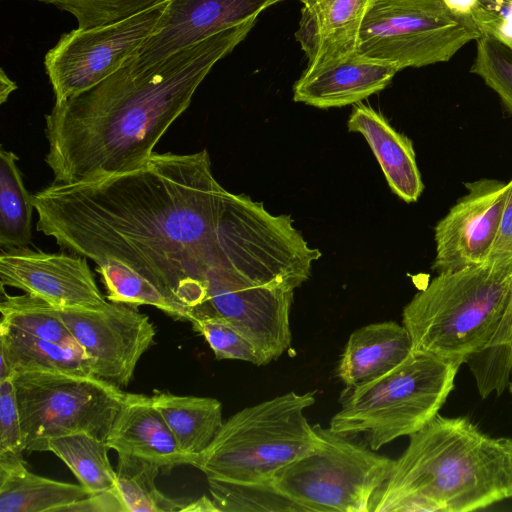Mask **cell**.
<instances>
[{"mask_svg":"<svg viewBox=\"0 0 512 512\" xmlns=\"http://www.w3.org/2000/svg\"><path fill=\"white\" fill-rule=\"evenodd\" d=\"M225 190L206 149L156 153L130 171L75 184L51 183L33 196L37 231L92 260L114 261L185 306L206 298L218 264Z\"/></svg>","mask_w":512,"mask_h":512,"instance_id":"6da1fadb","label":"cell"},{"mask_svg":"<svg viewBox=\"0 0 512 512\" xmlns=\"http://www.w3.org/2000/svg\"><path fill=\"white\" fill-rule=\"evenodd\" d=\"M257 18L221 31L143 70L125 63L45 116L53 183L95 181L144 164L189 107L212 67L230 54Z\"/></svg>","mask_w":512,"mask_h":512,"instance_id":"7a4b0ae2","label":"cell"},{"mask_svg":"<svg viewBox=\"0 0 512 512\" xmlns=\"http://www.w3.org/2000/svg\"><path fill=\"white\" fill-rule=\"evenodd\" d=\"M507 479L500 438L467 417L437 414L409 436L369 512L479 510L507 498Z\"/></svg>","mask_w":512,"mask_h":512,"instance_id":"3957f363","label":"cell"},{"mask_svg":"<svg viewBox=\"0 0 512 512\" xmlns=\"http://www.w3.org/2000/svg\"><path fill=\"white\" fill-rule=\"evenodd\" d=\"M512 301V258L438 273L404 307L413 350L462 365L495 335Z\"/></svg>","mask_w":512,"mask_h":512,"instance_id":"277c9868","label":"cell"},{"mask_svg":"<svg viewBox=\"0 0 512 512\" xmlns=\"http://www.w3.org/2000/svg\"><path fill=\"white\" fill-rule=\"evenodd\" d=\"M314 392H288L246 407L227 421L194 465L207 478L272 482L274 475L318 448L321 438L305 417Z\"/></svg>","mask_w":512,"mask_h":512,"instance_id":"5b68a950","label":"cell"},{"mask_svg":"<svg viewBox=\"0 0 512 512\" xmlns=\"http://www.w3.org/2000/svg\"><path fill=\"white\" fill-rule=\"evenodd\" d=\"M461 365L413 350L390 371L372 380L346 386L340 410L329 428L354 437L363 433L377 451L393 440L410 436L433 417L454 387Z\"/></svg>","mask_w":512,"mask_h":512,"instance_id":"8992f818","label":"cell"},{"mask_svg":"<svg viewBox=\"0 0 512 512\" xmlns=\"http://www.w3.org/2000/svg\"><path fill=\"white\" fill-rule=\"evenodd\" d=\"M220 268L258 287L294 292L321 257L289 214L273 215L263 203L227 191L218 231Z\"/></svg>","mask_w":512,"mask_h":512,"instance_id":"52a82bcc","label":"cell"},{"mask_svg":"<svg viewBox=\"0 0 512 512\" xmlns=\"http://www.w3.org/2000/svg\"><path fill=\"white\" fill-rule=\"evenodd\" d=\"M314 428L318 448L279 470L273 485L304 512H369L394 460L329 427Z\"/></svg>","mask_w":512,"mask_h":512,"instance_id":"ba28073f","label":"cell"},{"mask_svg":"<svg viewBox=\"0 0 512 512\" xmlns=\"http://www.w3.org/2000/svg\"><path fill=\"white\" fill-rule=\"evenodd\" d=\"M480 36L473 19L444 0H375L361 23L355 54L400 71L448 62Z\"/></svg>","mask_w":512,"mask_h":512,"instance_id":"9c48e42d","label":"cell"},{"mask_svg":"<svg viewBox=\"0 0 512 512\" xmlns=\"http://www.w3.org/2000/svg\"><path fill=\"white\" fill-rule=\"evenodd\" d=\"M25 451L53 437L87 433L105 440L125 393L94 376L22 372L13 377Z\"/></svg>","mask_w":512,"mask_h":512,"instance_id":"30bf717a","label":"cell"},{"mask_svg":"<svg viewBox=\"0 0 512 512\" xmlns=\"http://www.w3.org/2000/svg\"><path fill=\"white\" fill-rule=\"evenodd\" d=\"M166 3L117 22L77 27L63 34L44 58L55 102L85 91L120 69L153 33Z\"/></svg>","mask_w":512,"mask_h":512,"instance_id":"8fae6325","label":"cell"},{"mask_svg":"<svg viewBox=\"0 0 512 512\" xmlns=\"http://www.w3.org/2000/svg\"><path fill=\"white\" fill-rule=\"evenodd\" d=\"M89 360L94 377L118 388L131 382L138 361L154 342L156 329L137 306L107 301L98 308H59Z\"/></svg>","mask_w":512,"mask_h":512,"instance_id":"7c38bea8","label":"cell"},{"mask_svg":"<svg viewBox=\"0 0 512 512\" xmlns=\"http://www.w3.org/2000/svg\"><path fill=\"white\" fill-rule=\"evenodd\" d=\"M294 292L253 286L220 269L207 278L205 301L192 318L216 315L230 323L260 351L267 364L291 345L290 309Z\"/></svg>","mask_w":512,"mask_h":512,"instance_id":"4fadbf2b","label":"cell"},{"mask_svg":"<svg viewBox=\"0 0 512 512\" xmlns=\"http://www.w3.org/2000/svg\"><path fill=\"white\" fill-rule=\"evenodd\" d=\"M437 223L432 269L444 273L485 262L495 240L509 183L480 179Z\"/></svg>","mask_w":512,"mask_h":512,"instance_id":"5bb4252c","label":"cell"},{"mask_svg":"<svg viewBox=\"0 0 512 512\" xmlns=\"http://www.w3.org/2000/svg\"><path fill=\"white\" fill-rule=\"evenodd\" d=\"M0 283L37 296L57 308H98L107 300L87 258L28 247L1 249Z\"/></svg>","mask_w":512,"mask_h":512,"instance_id":"9a60e30c","label":"cell"},{"mask_svg":"<svg viewBox=\"0 0 512 512\" xmlns=\"http://www.w3.org/2000/svg\"><path fill=\"white\" fill-rule=\"evenodd\" d=\"M282 0H167L158 24L129 59L137 70L221 31L241 25Z\"/></svg>","mask_w":512,"mask_h":512,"instance_id":"2e32d148","label":"cell"},{"mask_svg":"<svg viewBox=\"0 0 512 512\" xmlns=\"http://www.w3.org/2000/svg\"><path fill=\"white\" fill-rule=\"evenodd\" d=\"M303 4L295 39L311 74L345 61L356 52L358 33L375 0H298Z\"/></svg>","mask_w":512,"mask_h":512,"instance_id":"e0dca14e","label":"cell"},{"mask_svg":"<svg viewBox=\"0 0 512 512\" xmlns=\"http://www.w3.org/2000/svg\"><path fill=\"white\" fill-rule=\"evenodd\" d=\"M110 449L150 460L170 471L194 465L195 456L182 452L151 396L125 393L122 406L106 438Z\"/></svg>","mask_w":512,"mask_h":512,"instance_id":"ac0fdd59","label":"cell"},{"mask_svg":"<svg viewBox=\"0 0 512 512\" xmlns=\"http://www.w3.org/2000/svg\"><path fill=\"white\" fill-rule=\"evenodd\" d=\"M397 72L390 64L354 54L335 66L302 73L293 86V100L320 109L358 103L386 88Z\"/></svg>","mask_w":512,"mask_h":512,"instance_id":"d6986e66","label":"cell"},{"mask_svg":"<svg viewBox=\"0 0 512 512\" xmlns=\"http://www.w3.org/2000/svg\"><path fill=\"white\" fill-rule=\"evenodd\" d=\"M347 128L364 136L392 192L406 203L416 202L424 184L412 141L396 131L381 113L364 104L353 107Z\"/></svg>","mask_w":512,"mask_h":512,"instance_id":"ffe728a7","label":"cell"},{"mask_svg":"<svg viewBox=\"0 0 512 512\" xmlns=\"http://www.w3.org/2000/svg\"><path fill=\"white\" fill-rule=\"evenodd\" d=\"M412 351V339L403 324H369L350 335L336 369L337 376L346 386L358 385L390 371Z\"/></svg>","mask_w":512,"mask_h":512,"instance_id":"44dd1931","label":"cell"},{"mask_svg":"<svg viewBox=\"0 0 512 512\" xmlns=\"http://www.w3.org/2000/svg\"><path fill=\"white\" fill-rule=\"evenodd\" d=\"M90 494L82 484L30 472L22 453L0 452V512H61Z\"/></svg>","mask_w":512,"mask_h":512,"instance_id":"7402d4cb","label":"cell"},{"mask_svg":"<svg viewBox=\"0 0 512 512\" xmlns=\"http://www.w3.org/2000/svg\"><path fill=\"white\" fill-rule=\"evenodd\" d=\"M22 372L93 376L89 360L79 346L0 326V380Z\"/></svg>","mask_w":512,"mask_h":512,"instance_id":"603a6c76","label":"cell"},{"mask_svg":"<svg viewBox=\"0 0 512 512\" xmlns=\"http://www.w3.org/2000/svg\"><path fill=\"white\" fill-rule=\"evenodd\" d=\"M151 399L180 450L188 455L202 453L223 425L222 404L215 398L156 391Z\"/></svg>","mask_w":512,"mask_h":512,"instance_id":"cb8c5ba5","label":"cell"},{"mask_svg":"<svg viewBox=\"0 0 512 512\" xmlns=\"http://www.w3.org/2000/svg\"><path fill=\"white\" fill-rule=\"evenodd\" d=\"M105 440L87 433H74L48 439L42 451L61 459L79 483L92 493L116 489V471L108 458Z\"/></svg>","mask_w":512,"mask_h":512,"instance_id":"d4e9b609","label":"cell"},{"mask_svg":"<svg viewBox=\"0 0 512 512\" xmlns=\"http://www.w3.org/2000/svg\"><path fill=\"white\" fill-rule=\"evenodd\" d=\"M18 157L0 150V246L27 247L32 241L33 196L25 188Z\"/></svg>","mask_w":512,"mask_h":512,"instance_id":"484cf974","label":"cell"},{"mask_svg":"<svg viewBox=\"0 0 512 512\" xmlns=\"http://www.w3.org/2000/svg\"><path fill=\"white\" fill-rule=\"evenodd\" d=\"M116 488L126 512L182 511L188 503L163 494L155 485L161 467L144 458L118 453Z\"/></svg>","mask_w":512,"mask_h":512,"instance_id":"4316f807","label":"cell"},{"mask_svg":"<svg viewBox=\"0 0 512 512\" xmlns=\"http://www.w3.org/2000/svg\"><path fill=\"white\" fill-rule=\"evenodd\" d=\"M0 303V326L26 335L66 345H77L65 324L59 308L45 300L25 293L6 295Z\"/></svg>","mask_w":512,"mask_h":512,"instance_id":"83f0119b","label":"cell"},{"mask_svg":"<svg viewBox=\"0 0 512 512\" xmlns=\"http://www.w3.org/2000/svg\"><path fill=\"white\" fill-rule=\"evenodd\" d=\"M97 272L106 288L107 300L134 306L149 305L175 320H190V312L185 306L166 296L151 282L128 267L108 261L97 265Z\"/></svg>","mask_w":512,"mask_h":512,"instance_id":"f1b7e54d","label":"cell"},{"mask_svg":"<svg viewBox=\"0 0 512 512\" xmlns=\"http://www.w3.org/2000/svg\"><path fill=\"white\" fill-rule=\"evenodd\" d=\"M209 492L219 512L302 511L272 482L241 483L207 478Z\"/></svg>","mask_w":512,"mask_h":512,"instance_id":"f546056e","label":"cell"},{"mask_svg":"<svg viewBox=\"0 0 512 512\" xmlns=\"http://www.w3.org/2000/svg\"><path fill=\"white\" fill-rule=\"evenodd\" d=\"M190 322L193 329L204 337L217 360H240L257 366L267 364L256 346L221 317L203 315L192 318Z\"/></svg>","mask_w":512,"mask_h":512,"instance_id":"4dcf8cb0","label":"cell"},{"mask_svg":"<svg viewBox=\"0 0 512 512\" xmlns=\"http://www.w3.org/2000/svg\"><path fill=\"white\" fill-rule=\"evenodd\" d=\"M471 72L479 76L512 114V52L497 40L481 35Z\"/></svg>","mask_w":512,"mask_h":512,"instance_id":"1f68e13d","label":"cell"},{"mask_svg":"<svg viewBox=\"0 0 512 512\" xmlns=\"http://www.w3.org/2000/svg\"><path fill=\"white\" fill-rule=\"evenodd\" d=\"M72 14L78 28H91L125 19L164 0H36Z\"/></svg>","mask_w":512,"mask_h":512,"instance_id":"d6a6232c","label":"cell"},{"mask_svg":"<svg viewBox=\"0 0 512 512\" xmlns=\"http://www.w3.org/2000/svg\"><path fill=\"white\" fill-rule=\"evenodd\" d=\"M470 15L481 35L512 52V0H475Z\"/></svg>","mask_w":512,"mask_h":512,"instance_id":"836d02e7","label":"cell"},{"mask_svg":"<svg viewBox=\"0 0 512 512\" xmlns=\"http://www.w3.org/2000/svg\"><path fill=\"white\" fill-rule=\"evenodd\" d=\"M13 377L0 380V452L23 453L25 446Z\"/></svg>","mask_w":512,"mask_h":512,"instance_id":"e575fe53","label":"cell"},{"mask_svg":"<svg viewBox=\"0 0 512 512\" xmlns=\"http://www.w3.org/2000/svg\"><path fill=\"white\" fill-rule=\"evenodd\" d=\"M61 512H126L117 488L92 493L64 507Z\"/></svg>","mask_w":512,"mask_h":512,"instance_id":"d590c367","label":"cell"},{"mask_svg":"<svg viewBox=\"0 0 512 512\" xmlns=\"http://www.w3.org/2000/svg\"><path fill=\"white\" fill-rule=\"evenodd\" d=\"M501 214L498 231L487 260L512 258V179Z\"/></svg>","mask_w":512,"mask_h":512,"instance_id":"8d00e7d4","label":"cell"},{"mask_svg":"<svg viewBox=\"0 0 512 512\" xmlns=\"http://www.w3.org/2000/svg\"><path fill=\"white\" fill-rule=\"evenodd\" d=\"M182 511L187 512H219L212 498L202 496L194 501L188 502Z\"/></svg>","mask_w":512,"mask_h":512,"instance_id":"74e56055","label":"cell"},{"mask_svg":"<svg viewBox=\"0 0 512 512\" xmlns=\"http://www.w3.org/2000/svg\"><path fill=\"white\" fill-rule=\"evenodd\" d=\"M507 456V498H512V438H500Z\"/></svg>","mask_w":512,"mask_h":512,"instance_id":"f35d334b","label":"cell"},{"mask_svg":"<svg viewBox=\"0 0 512 512\" xmlns=\"http://www.w3.org/2000/svg\"><path fill=\"white\" fill-rule=\"evenodd\" d=\"M17 89V84L11 80L4 69L0 72V103L6 102L10 94Z\"/></svg>","mask_w":512,"mask_h":512,"instance_id":"ab89813d","label":"cell"},{"mask_svg":"<svg viewBox=\"0 0 512 512\" xmlns=\"http://www.w3.org/2000/svg\"><path fill=\"white\" fill-rule=\"evenodd\" d=\"M447 6L455 13L471 17V10L475 0H444ZM472 18V17H471Z\"/></svg>","mask_w":512,"mask_h":512,"instance_id":"60d3db41","label":"cell"},{"mask_svg":"<svg viewBox=\"0 0 512 512\" xmlns=\"http://www.w3.org/2000/svg\"><path fill=\"white\" fill-rule=\"evenodd\" d=\"M509 389L512 394V373H511V378H510V382H509Z\"/></svg>","mask_w":512,"mask_h":512,"instance_id":"b9f144b4","label":"cell"},{"mask_svg":"<svg viewBox=\"0 0 512 512\" xmlns=\"http://www.w3.org/2000/svg\"><path fill=\"white\" fill-rule=\"evenodd\" d=\"M510 318L512 320V303H511V306H510Z\"/></svg>","mask_w":512,"mask_h":512,"instance_id":"7bdbcfd3","label":"cell"}]
</instances>
